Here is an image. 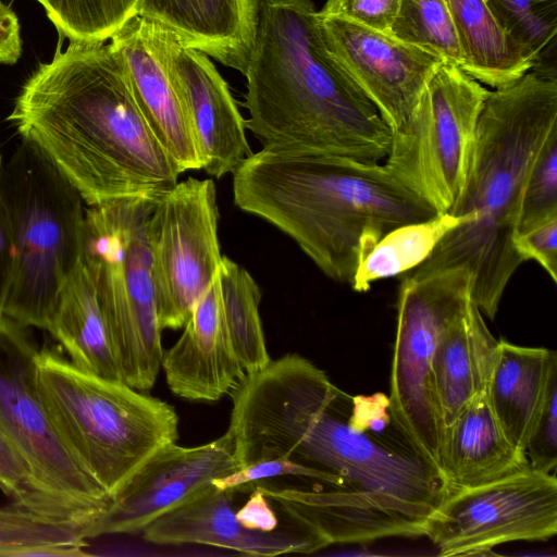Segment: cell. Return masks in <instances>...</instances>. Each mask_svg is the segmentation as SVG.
I'll list each match as a JSON object with an SVG mask.
<instances>
[{
  "mask_svg": "<svg viewBox=\"0 0 557 557\" xmlns=\"http://www.w3.org/2000/svg\"><path fill=\"white\" fill-rule=\"evenodd\" d=\"M553 218H557V129L544 141L528 175L516 235Z\"/></svg>",
  "mask_w": 557,
  "mask_h": 557,
  "instance_id": "obj_32",
  "label": "cell"
},
{
  "mask_svg": "<svg viewBox=\"0 0 557 557\" xmlns=\"http://www.w3.org/2000/svg\"><path fill=\"white\" fill-rule=\"evenodd\" d=\"M8 120L88 207L156 201L182 174L143 117L123 67L104 42L59 40L23 84Z\"/></svg>",
  "mask_w": 557,
  "mask_h": 557,
  "instance_id": "obj_1",
  "label": "cell"
},
{
  "mask_svg": "<svg viewBox=\"0 0 557 557\" xmlns=\"http://www.w3.org/2000/svg\"><path fill=\"white\" fill-rule=\"evenodd\" d=\"M233 493L212 484L147 525L144 539L158 545L201 544L250 556L311 554L331 545L315 528L282 513L285 522L272 531L245 528L233 508Z\"/></svg>",
  "mask_w": 557,
  "mask_h": 557,
  "instance_id": "obj_16",
  "label": "cell"
},
{
  "mask_svg": "<svg viewBox=\"0 0 557 557\" xmlns=\"http://www.w3.org/2000/svg\"><path fill=\"white\" fill-rule=\"evenodd\" d=\"M529 466L554 472L557 465V363L550 370L545 396L529 434L525 449Z\"/></svg>",
  "mask_w": 557,
  "mask_h": 557,
  "instance_id": "obj_33",
  "label": "cell"
},
{
  "mask_svg": "<svg viewBox=\"0 0 557 557\" xmlns=\"http://www.w3.org/2000/svg\"><path fill=\"white\" fill-rule=\"evenodd\" d=\"M463 54L461 70L493 88L509 84L535 66L499 25L484 0H445Z\"/></svg>",
  "mask_w": 557,
  "mask_h": 557,
  "instance_id": "obj_24",
  "label": "cell"
},
{
  "mask_svg": "<svg viewBox=\"0 0 557 557\" xmlns=\"http://www.w3.org/2000/svg\"><path fill=\"white\" fill-rule=\"evenodd\" d=\"M44 403L66 447L112 499L161 446L178 438L168 403L76 368L52 349L37 356Z\"/></svg>",
  "mask_w": 557,
  "mask_h": 557,
  "instance_id": "obj_5",
  "label": "cell"
},
{
  "mask_svg": "<svg viewBox=\"0 0 557 557\" xmlns=\"http://www.w3.org/2000/svg\"><path fill=\"white\" fill-rule=\"evenodd\" d=\"M251 487L246 504L236 511L239 522L247 529L256 531H272L276 529L281 522L274 510V505L263 494V492L255 485L246 486L240 491Z\"/></svg>",
  "mask_w": 557,
  "mask_h": 557,
  "instance_id": "obj_36",
  "label": "cell"
},
{
  "mask_svg": "<svg viewBox=\"0 0 557 557\" xmlns=\"http://www.w3.org/2000/svg\"><path fill=\"white\" fill-rule=\"evenodd\" d=\"M396 38L463 66V54L445 0H400L391 32Z\"/></svg>",
  "mask_w": 557,
  "mask_h": 557,
  "instance_id": "obj_28",
  "label": "cell"
},
{
  "mask_svg": "<svg viewBox=\"0 0 557 557\" xmlns=\"http://www.w3.org/2000/svg\"><path fill=\"white\" fill-rule=\"evenodd\" d=\"M0 488L16 506L83 529L96 519L47 493L1 430Z\"/></svg>",
  "mask_w": 557,
  "mask_h": 557,
  "instance_id": "obj_29",
  "label": "cell"
},
{
  "mask_svg": "<svg viewBox=\"0 0 557 557\" xmlns=\"http://www.w3.org/2000/svg\"><path fill=\"white\" fill-rule=\"evenodd\" d=\"M38 350L24 329L0 322V430L51 496L98 518L111 503L73 457L40 394Z\"/></svg>",
  "mask_w": 557,
  "mask_h": 557,
  "instance_id": "obj_10",
  "label": "cell"
},
{
  "mask_svg": "<svg viewBox=\"0 0 557 557\" xmlns=\"http://www.w3.org/2000/svg\"><path fill=\"white\" fill-rule=\"evenodd\" d=\"M513 41L536 63L554 46L557 0H484Z\"/></svg>",
  "mask_w": 557,
  "mask_h": 557,
  "instance_id": "obj_30",
  "label": "cell"
},
{
  "mask_svg": "<svg viewBox=\"0 0 557 557\" xmlns=\"http://www.w3.org/2000/svg\"><path fill=\"white\" fill-rule=\"evenodd\" d=\"M555 363V350L498 341L486 396L505 436L523 453Z\"/></svg>",
  "mask_w": 557,
  "mask_h": 557,
  "instance_id": "obj_22",
  "label": "cell"
},
{
  "mask_svg": "<svg viewBox=\"0 0 557 557\" xmlns=\"http://www.w3.org/2000/svg\"><path fill=\"white\" fill-rule=\"evenodd\" d=\"M153 203L126 198L89 206L84 220L83 259L122 380L138 391L153 386L164 352L147 232Z\"/></svg>",
  "mask_w": 557,
  "mask_h": 557,
  "instance_id": "obj_7",
  "label": "cell"
},
{
  "mask_svg": "<svg viewBox=\"0 0 557 557\" xmlns=\"http://www.w3.org/2000/svg\"><path fill=\"white\" fill-rule=\"evenodd\" d=\"M0 199L14 249L4 319L47 330L59 296L83 258L82 197L24 141L0 168Z\"/></svg>",
  "mask_w": 557,
  "mask_h": 557,
  "instance_id": "obj_6",
  "label": "cell"
},
{
  "mask_svg": "<svg viewBox=\"0 0 557 557\" xmlns=\"http://www.w3.org/2000/svg\"><path fill=\"white\" fill-rule=\"evenodd\" d=\"M218 221L212 180L188 177L154 201L147 232L162 330L183 327L216 276Z\"/></svg>",
  "mask_w": 557,
  "mask_h": 557,
  "instance_id": "obj_11",
  "label": "cell"
},
{
  "mask_svg": "<svg viewBox=\"0 0 557 557\" xmlns=\"http://www.w3.org/2000/svg\"><path fill=\"white\" fill-rule=\"evenodd\" d=\"M515 246L524 261L535 260L557 282V218L517 234Z\"/></svg>",
  "mask_w": 557,
  "mask_h": 557,
  "instance_id": "obj_35",
  "label": "cell"
},
{
  "mask_svg": "<svg viewBox=\"0 0 557 557\" xmlns=\"http://www.w3.org/2000/svg\"><path fill=\"white\" fill-rule=\"evenodd\" d=\"M2 158H1V153H0V168L2 166Z\"/></svg>",
  "mask_w": 557,
  "mask_h": 557,
  "instance_id": "obj_39",
  "label": "cell"
},
{
  "mask_svg": "<svg viewBox=\"0 0 557 557\" xmlns=\"http://www.w3.org/2000/svg\"><path fill=\"white\" fill-rule=\"evenodd\" d=\"M22 53L21 27L16 14L0 0V64H14Z\"/></svg>",
  "mask_w": 557,
  "mask_h": 557,
  "instance_id": "obj_37",
  "label": "cell"
},
{
  "mask_svg": "<svg viewBox=\"0 0 557 557\" xmlns=\"http://www.w3.org/2000/svg\"><path fill=\"white\" fill-rule=\"evenodd\" d=\"M219 281L234 349L246 373L257 371L271 361L259 314L260 288L247 270L225 256L220 263Z\"/></svg>",
  "mask_w": 557,
  "mask_h": 557,
  "instance_id": "obj_26",
  "label": "cell"
},
{
  "mask_svg": "<svg viewBox=\"0 0 557 557\" xmlns=\"http://www.w3.org/2000/svg\"><path fill=\"white\" fill-rule=\"evenodd\" d=\"M399 5L400 0H326L319 11L342 15L374 29L389 33Z\"/></svg>",
  "mask_w": 557,
  "mask_h": 557,
  "instance_id": "obj_34",
  "label": "cell"
},
{
  "mask_svg": "<svg viewBox=\"0 0 557 557\" xmlns=\"http://www.w3.org/2000/svg\"><path fill=\"white\" fill-rule=\"evenodd\" d=\"M47 331L76 368L123 382L113 341L83 258L59 296Z\"/></svg>",
  "mask_w": 557,
  "mask_h": 557,
  "instance_id": "obj_23",
  "label": "cell"
},
{
  "mask_svg": "<svg viewBox=\"0 0 557 557\" xmlns=\"http://www.w3.org/2000/svg\"><path fill=\"white\" fill-rule=\"evenodd\" d=\"M14 267V249L8 216L0 199V322L10 290Z\"/></svg>",
  "mask_w": 557,
  "mask_h": 557,
  "instance_id": "obj_38",
  "label": "cell"
},
{
  "mask_svg": "<svg viewBox=\"0 0 557 557\" xmlns=\"http://www.w3.org/2000/svg\"><path fill=\"white\" fill-rule=\"evenodd\" d=\"M466 222L468 218L446 212L392 230L358 267L351 288L358 293L368 292L375 281L407 273L421 264L450 230Z\"/></svg>",
  "mask_w": 557,
  "mask_h": 557,
  "instance_id": "obj_25",
  "label": "cell"
},
{
  "mask_svg": "<svg viewBox=\"0 0 557 557\" xmlns=\"http://www.w3.org/2000/svg\"><path fill=\"white\" fill-rule=\"evenodd\" d=\"M139 0H41L60 37L106 42L137 15Z\"/></svg>",
  "mask_w": 557,
  "mask_h": 557,
  "instance_id": "obj_27",
  "label": "cell"
},
{
  "mask_svg": "<svg viewBox=\"0 0 557 557\" xmlns=\"http://www.w3.org/2000/svg\"><path fill=\"white\" fill-rule=\"evenodd\" d=\"M557 533L555 473L530 466L503 478L453 490L425 536L440 556L490 553L516 541H545Z\"/></svg>",
  "mask_w": 557,
  "mask_h": 557,
  "instance_id": "obj_12",
  "label": "cell"
},
{
  "mask_svg": "<svg viewBox=\"0 0 557 557\" xmlns=\"http://www.w3.org/2000/svg\"><path fill=\"white\" fill-rule=\"evenodd\" d=\"M47 544L87 546L83 528L13 505L0 508V557Z\"/></svg>",
  "mask_w": 557,
  "mask_h": 557,
  "instance_id": "obj_31",
  "label": "cell"
},
{
  "mask_svg": "<svg viewBox=\"0 0 557 557\" xmlns=\"http://www.w3.org/2000/svg\"><path fill=\"white\" fill-rule=\"evenodd\" d=\"M529 467L525 454L505 436L486 391L446 428L443 472L451 490L480 485Z\"/></svg>",
  "mask_w": 557,
  "mask_h": 557,
  "instance_id": "obj_21",
  "label": "cell"
},
{
  "mask_svg": "<svg viewBox=\"0 0 557 557\" xmlns=\"http://www.w3.org/2000/svg\"><path fill=\"white\" fill-rule=\"evenodd\" d=\"M263 0H139L137 15L245 74Z\"/></svg>",
  "mask_w": 557,
  "mask_h": 557,
  "instance_id": "obj_19",
  "label": "cell"
},
{
  "mask_svg": "<svg viewBox=\"0 0 557 557\" xmlns=\"http://www.w3.org/2000/svg\"><path fill=\"white\" fill-rule=\"evenodd\" d=\"M36 1H38L39 3L41 2V0H36Z\"/></svg>",
  "mask_w": 557,
  "mask_h": 557,
  "instance_id": "obj_40",
  "label": "cell"
},
{
  "mask_svg": "<svg viewBox=\"0 0 557 557\" xmlns=\"http://www.w3.org/2000/svg\"><path fill=\"white\" fill-rule=\"evenodd\" d=\"M235 205L288 235L330 278L350 285L392 230L437 214L385 165L262 148L233 173Z\"/></svg>",
  "mask_w": 557,
  "mask_h": 557,
  "instance_id": "obj_2",
  "label": "cell"
},
{
  "mask_svg": "<svg viewBox=\"0 0 557 557\" xmlns=\"http://www.w3.org/2000/svg\"><path fill=\"white\" fill-rule=\"evenodd\" d=\"M170 389L197 401H215L245 375L225 321L219 272L198 299L177 342L163 352Z\"/></svg>",
  "mask_w": 557,
  "mask_h": 557,
  "instance_id": "obj_18",
  "label": "cell"
},
{
  "mask_svg": "<svg viewBox=\"0 0 557 557\" xmlns=\"http://www.w3.org/2000/svg\"><path fill=\"white\" fill-rule=\"evenodd\" d=\"M318 21L331 59L375 106L392 132L403 128L443 59L342 15L318 11Z\"/></svg>",
  "mask_w": 557,
  "mask_h": 557,
  "instance_id": "obj_13",
  "label": "cell"
},
{
  "mask_svg": "<svg viewBox=\"0 0 557 557\" xmlns=\"http://www.w3.org/2000/svg\"><path fill=\"white\" fill-rule=\"evenodd\" d=\"M488 91L459 66L443 62L409 121L392 132L384 165L437 213H446L462 188Z\"/></svg>",
  "mask_w": 557,
  "mask_h": 557,
  "instance_id": "obj_9",
  "label": "cell"
},
{
  "mask_svg": "<svg viewBox=\"0 0 557 557\" xmlns=\"http://www.w3.org/2000/svg\"><path fill=\"white\" fill-rule=\"evenodd\" d=\"M472 283L470 272L460 267L420 277L405 275L397 298L391 411L417 450L443 476L446 428L436 395L434 354L442 333L472 300Z\"/></svg>",
  "mask_w": 557,
  "mask_h": 557,
  "instance_id": "obj_8",
  "label": "cell"
},
{
  "mask_svg": "<svg viewBox=\"0 0 557 557\" xmlns=\"http://www.w3.org/2000/svg\"><path fill=\"white\" fill-rule=\"evenodd\" d=\"M168 63L193 127L202 170L215 178L234 173L252 151L227 83L207 54L182 45L173 34Z\"/></svg>",
  "mask_w": 557,
  "mask_h": 557,
  "instance_id": "obj_17",
  "label": "cell"
},
{
  "mask_svg": "<svg viewBox=\"0 0 557 557\" xmlns=\"http://www.w3.org/2000/svg\"><path fill=\"white\" fill-rule=\"evenodd\" d=\"M172 33L139 15L109 44L125 73L132 96L151 132L181 173L202 170V159L182 98L169 71Z\"/></svg>",
  "mask_w": 557,
  "mask_h": 557,
  "instance_id": "obj_15",
  "label": "cell"
},
{
  "mask_svg": "<svg viewBox=\"0 0 557 557\" xmlns=\"http://www.w3.org/2000/svg\"><path fill=\"white\" fill-rule=\"evenodd\" d=\"M244 75L246 128L263 148L386 158L392 131L327 54L311 0H263Z\"/></svg>",
  "mask_w": 557,
  "mask_h": 557,
  "instance_id": "obj_3",
  "label": "cell"
},
{
  "mask_svg": "<svg viewBox=\"0 0 557 557\" xmlns=\"http://www.w3.org/2000/svg\"><path fill=\"white\" fill-rule=\"evenodd\" d=\"M555 129V76L529 71L490 90L462 188L447 211L468 222L450 230L406 275L466 268L473 278L472 301L493 320L509 280L525 262L515 246L522 193L541 147Z\"/></svg>",
  "mask_w": 557,
  "mask_h": 557,
  "instance_id": "obj_4",
  "label": "cell"
},
{
  "mask_svg": "<svg viewBox=\"0 0 557 557\" xmlns=\"http://www.w3.org/2000/svg\"><path fill=\"white\" fill-rule=\"evenodd\" d=\"M498 341L471 300L442 333L434 354V381L445 428L486 391Z\"/></svg>",
  "mask_w": 557,
  "mask_h": 557,
  "instance_id": "obj_20",
  "label": "cell"
},
{
  "mask_svg": "<svg viewBox=\"0 0 557 557\" xmlns=\"http://www.w3.org/2000/svg\"><path fill=\"white\" fill-rule=\"evenodd\" d=\"M238 469L234 442L226 433L195 447L170 443L157 449L83 530L84 537L133 534L164 513L199 496L212 481Z\"/></svg>",
  "mask_w": 557,
  "mask_h": 557,
  "instance_id": "obj_14",
  "label": "cell"
}]
</instances>
